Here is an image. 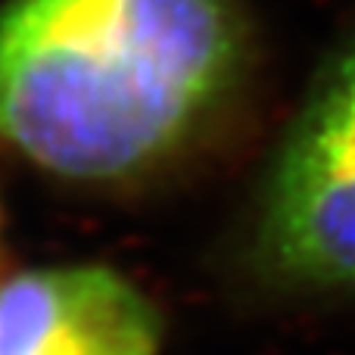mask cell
<instances>
[{
  "label": "cell",
  "instance_id": "cell-1",
  "mask_svg": "<svg viewBox=\"0 0 355 355\" xmlns=\"http://www.w3.org/2000/svg\"><path fill=\"white\" fill-rule=\"evenodd\" d=\"M243 0H0V147L119 187L190 156L256 72Z\"/></svg>",
  "mask_w": 355,
  "mask_h": 355
},
{
  "label": "cell",
  "instance_id": "cell-2",
  "mask_svg": "<svg viewBox=\"0 0 355 355\" xmlns=\"http://www.w3.org/2000/svg\"><path fill=\"white\" fill-rule=\"evenodd\" d=\"M265 275L355 293V31L318 72L265 175L252 227Z\"/></svg>",
  "mask_w": 355,
  "mask_h": 355
},
{
  "label": "cell",
  "instance_id": "cell-3",
  "mask_svg": "<svg viewBox=\"0 0 355 355\" xmlns=\"http://www.w3.org/2000/svg\"><path fill=\"white\" fill-rule=\"evenodd\" d=\"M159 352V309L119 268L62 262L0 281V355Z\"/></svg>",
  "mask_w": 355,
  "mask_h": 355
}]
</instances>
